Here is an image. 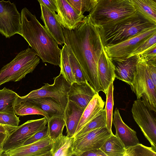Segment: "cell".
<instances>
[{
	"label": "cell",
	"mask_w": 156,
	"mask_h": 156,
	"mask_svg": "<svg viewBox=\"0 0 156 156\" xmlns=\"http://www.w3.org/2000/svg\"><path fill=\"white\" fill-rule=\"evenodd\" d=\"M97 72L100 91L106 94L109 86L115 77V66L104 49L99 59Z\"/></svg>",
	"instance_id": "14"
},
{
	"label": "cell",
	"mask_w": 156,
	"mask_h": 156,
	"mask_svg": "<svg viewBox=\"0 0 156 156\" xmlns=\"http://www.w3.org/2000/svg\"><path fill=\"white\" fill-rule=\"evenodd\" d=\"M107 156H123L126 148L114 134L105 141L100 148Z\"/></svg>",
	"instance_id": "24"
},
{
	"label": "cell",
	"mask_w": 156,
	"mask_h": 156,
	"mask_svg": "<svg viewBox=\"0 0 156 156\" xmlns=\"http://www.w3.org/2000/svg\"><path fill=\"white\" fill-rule=\"evenodd\" d=\"M49 136L48 125L45 126L32 136L23 144L22 146L28 145L38 141Z\"/></svg>",
	"instance_id": "37"
},
{
	"label": "cell",
	"mask_w": 156,
	"mask_h": 156,
	"mask_svg": "<svg viewBox=\"0 0 156 156\" xmlns=\"http://www.w3.org/2000/svg\"><path fill=\"white\" fill-rule=\"evenodd\" d=\"M137 10L129 0H97L88 16L99 27L135 14Z\"/></svg>",
	"instance_id": "4"
},
{
	"label": "cell",
	"mask_w": 156,
	"mask_h": 156,
	"mask_svg": "<svg viewBox=\"0 0 156 156\" xmlns=\"http://www.w3.org/2000/svg\"><path fill=\"white\" fill-rule=\"evenodd\" d=\"M84 109L74 102L68 100L64 112L67 136L73 137Z\"/></svg>",
	"instance_id": "20"
},
{
	"label": "cell",
	"mask_w": 156,
	"mask_h": 156,
	"mask_svg": "<svg viewBox=\"0 0 156 156\" xmlns=\"http://www.w3.org/2000/svg\"><path fill=\"white\" fill-rule=\"evenodd\" d=\"M29 100L45 112L49 118L57 115H64V109L55 100L48 97L31 99Z\"/></svg>",
	"instance_id": "23"
},
{
	"label": "cell",
	"mask_w": 156,
	"mask_h": 156,
	"mask_svg": "<svg viewBox=\"0 0 156 156\" xmlns=\"http://www.w3.org/2000/svg\"><path fill=\"white\" fill-rule=\"evenodd\" d=\"M93 0L95 2H96V1H97V0Z\"/></svg>",
	"instance_id": "45"
},
{
	"label": "cell",
	"mask_w": 156,
	"mask_h": 156,
	"mask_svg": "<svg viewBox=\"0 0 156 156\" xmlns=\"http://www.w3.org/2000/svg\"><path fill=\"white\" fill-rule=\"evenodd\" d=\"M123 156H156V149L139 143L126 148Z\"/></svg>",
	"instance_id": "32"
},
{
	"label": "cell",
	"mask_w": 156,
	"mask_h": 156,
	"mask_svg": "<svg viewBox=\"0 0 156 156\" xmlns=\"http://www.w3.org/2000/svg\"><path fill=\"white\" fill-rule=\"evenodd\" d=\"M54 79L52 84L45 83L40 88L33 90L25 96L21 97L18 95L15 105L31 99L48 97L57 101L65 109L68 102V94L71 84L60 73Z\"/></svg>",
	"instance_id": "7"
},
{
	"label": "cell",
	"mask_w": 156,
	"mask_h": 156,
	"mask_svg": "<svg viewBox=\"0 0 156 156\" xmlns=\"http://www.w3.org/2000/svg\"><path fill=\"white\" fill-rule=\"evenodd\" d=\"M154 0L156 1V0Z\"/></svg>",
	"instance_id": "46"
},
{
	"label": "cell",
	"mask_w": 156,
	"mask_h": 156,
	"mask_svg": "<svg viewBox=\"0 0 156 156\" xmlns=\"http://www.w3.org/2000/svg\"><path fill=\"white\" fill-rule=\"evenodd\" d=\"M147 64L150 77L154 85L156 86V63H147Z\"/></svg>",
	"instance_id": "40"
},
{
	"label": "cell",
	"mask_w": 156,
	"mask_h": 156,
	"mask_svg": "<svg viewBox=\"0 0 156 156\" xmlns=\"http://www.w3.org/2000/svg\"><path fill=\"white\" fill-rule=\"evenodd\" d=\"M79 14L83 15L86 12H90L96 2L93 0H66Z\"/></svg>",
	"instance_id": "34"
},
{
	"label": "cell",
	"mask_w": 156,
	"mask_h": 156,
	"mask_svg": "<svg viewBox=\"0 0 156 156\" xmlns=\"http://www.w3.org/2000/svg\"><path fill=\"white\" fill-rule=\"evenodd\" d=\"M106 113L105 109H103L97 115L81 128L73 137L80 136L98 128L106 127Z\"/></svg>",
	"instance_id": "29"
},
{
	"label": "cell",
	"mask_w": 156,
	"mask_h": 156,
	"mask_svg": "<svg viewBox=\"0 0 156 156\" xmlns=\"http://www.w3.org/2000/svg\"><path fill=\"white\" fill-rule=\"evenodd\" d=\"M21 15L9 0L0 1V33L9 38L21 32Z\"/></svg>",
	"instance_id": "10"
},
{
	"label": "cell",
	"mask_w": 156,
	"mask_h": 156,
	"mask_svg": "<svg viewBox=\"0 0 156 156\" xmlns=\"http://www.w3.org/2000/svg\"><path fill=\"white\" fill-rule=\"evenodd\" d=\"M20 34L44 62L60 66L61 49L35 15L26 7L21 11Z\"/></svg>",
	"instance_id": "2"
},
{
	"label": "cell",
	"mask_w": 156,
	"mask_h": 156,
	"mask_svg": "<svg viewBox=\"0 0 156 156\" xmlns=\"http://www.w3.org/2000/svg\"><path fill=\"white\" fill-rule=\"evenodd\" d=\"M74 137L61 134L52 140L51 156H74L73 147Z\"/></svg>",
	"instance_id": "22"
},
{
	"label": "cell",
	"mask_w": 156,
	"mask_h": 156,
	"mask_svg": "<svg viewBox=\"0 0 156 156\" xmlns=\"http://www.w3.org/2000/svg\"><path fill=\"white\" fill-rule=\"evenodd\" d=\"M40 5L41 18L44 22L45 27L58 44L62 45L64 44L62 27L57 19L56 13L52 12L44 5Z\"/></svg>",
	"instance_id": "19"
},
{
	"label": "cell",
	"mask_w": 156,
	"mask_h": 156,
	"mask_svg": "<svg viewBox=\"0 0 156 156\" xmlns=\"http://www.w3.org/2000/svg\"><path fill=\"white\" fill-rule=\"evenodd\" d=\"M40 58L29 48L18 53L0 70V86L10 81H18L32 73L40 62Z\"/></svg>",
	"instance_id": "5"
},
{
	"label": "cell",
	"mask_w": 156,
	"mask_h": 156,
	"mask_svg": "<svg viewBox=\"0 0 156 156\" xmlns=\"http://www.w3.org/2000/svg\"><path fill=\"white\" fill-rule=\"evenodd\" d=\"M156 44V32L152 34L136 48L131 54L129 57L134 55H140L145 50Z\"/></svg>",
	"instance_id": "36"
},
{
	"label": "cell",
	"mask_w": 156,
	"mask_h": 156,
	"mask_svg": "<svg viewBox=\"0 0 156 156\" xmlns=\"http://www.w3.org/2000/svg\"><path fill=\"white\" fill-rule=\"evenodd\" d=\"M40 5H45L51 11L54 13L58 12L56 0H37Z\"/></svg>",
	"instance_id": "39"
},
{
	"label": "cell",
	"mask_w": 156,
	"mask_h": 156,
	"mask_svg": "<svg viewBox=\"0 0 156 156\" xmlns=\"http://www.w3.org/2000/svg\"><path fill=\"white\" fill-rule=\"evenodd\" d=\"M20 122L19 118L15 112H0V124L16 128L18 126Z\"/></svg>",
	"instance_id": "35"
},
{
	"label": "cell",
	"mask_w": 156,
	"mask_h": 156,
	"mask_svg": "<svg viewBox=\"0 0 156 156\" xmlns=\"http://www.w3.org/2000/svg\"><path fill=\"white\" fill-rule=\"evenodd\" d=\"M49 136L53 140L62 133L65 126L64 115H57L50 118L47 121Z\"/></svg>",
	"instance_id": "30"
},
{
	"label": "cell",
	"mask_w": 156,
	"mask_h": 156,
	"mask_svg": "<svg viewBox=\"0 0 156 156\" xmlns=\"http://www.w3.org/2000/svg\"><path fill=\"white\" fill-rule=\"evenodd\" d=\"M137 10L156 23V2L154 0H129Z\"/></svg>",
	"instance_id": "26"
},
{
	"label": "cell",
	"mask_w": 156,
	"mask_h": 156,
	"mask_svg": "<svg viewBox=\"0 0 156 156\" xmlns=\"http://www.w3.org/2000/svg\"><path fill=\"white\" fill-rule=\"evenodd\" d=\"M80 156H107L100 148L90 150L82 152Z\"/></svg>",
	"instance_id": "41"
},
{
	"label": "cell",
	"mask_w": 156,
	"mask_h": 156,
	"mask_svg": "<svg viewBox=\"0 0 156 156\" xmlns=\"http://www.w3.org/2000/svg\"><path fill=\"white\" fill-rule=\"evenodd\" d=\"M60 74L62 75L67 81L72 84L76 82L73 73L70 63L68 48L65 44L61 49Z\"/></svg>",
	"instance_id": "28"
},
{
	"label": "cell",
	"mask_w": 156,
	"mask_h": 156,
	"mask_svg": "<svg viewBox=\"0 0 156 156\" xmlns=\"http://www.w3.org/2000/svg\"><path fill=\"white\" fill-rule=\"evenodd\" d=\"M58 14L56 16L62 27L71 30L74 28L84 18L78 14L66 0H56Z\"/></svg>",
	"instance_id": "16"
},
{
	"label": "cell",
	"mask_w": 156,
	"mask_h": 156,
	"mask_svg": "<svg viewBox=\"0 0 156 156\" xmlns=\"http://www.w3.org/2000/svg\"><path fill=\"white\" fill-rule=\"evenodd\" d=\"M105 105V102L98 93L96 94L84 109L74 135L100 113Z\"/></svg>",
	"instance_id": "21"
},
{
	"label": "cell",
	"mask_w": 156,
	"mask_h": 156,
	"mask_svg": "<svg viewBox=\"0 0 156 156\" xmlns=\"http://www.w3.org/2000/svg\"><path fill=\"white\" fill-rule=\"evenodd\" d=\"M96 94L87 81L74 82L71 84L68 94V98L85 109Z\"/></svg>",
	"instance_id": "18"
},
{
	"label": "cell",
	"mask_w": 156,
	"mask_h": 156,
	"mask_svg": "<svg viewBox=\"0 0 156 156\" xmlns=\"http://www.w3.org/2000/svg\"><path fill=\"white\" fill-rule=\"evenodd\" d=\"M130 87L137 99H141L151 111L156 112V86L150 76L146 61L140 56Z\"/></svg>",
	"instance_id": "6"
},
{
	"label": "cell",
	"mask_w": 156,
	"mask_h": 156,
	"mask_svg": "<svg viewBox=\"0 0 156 156\" xmlns=\"http://www.w3.org/2000/svg\"><path fill=\"white\" fill-rule=\"evenodd\" d=\"M18 95L5 87L0 90V112H15L14 108Z\"/></svg>",
	"instance_id": "25"
},
{
	"label": "cell",
	"mask_w": 156,
	"mask_h": 156,
	"mask_svg": "<svg viewBox=\"0 0 156 156\" xmlns=\"http://www.w3.org/2000/svg\"><path fill=\"white\" fill-rule=\"evenodd\" d=\"M104 47L113 45L156 28L155 23L137 11L135 14L98 27Z\"/></svg>",
	"instance_id": "3"
},
{
	"label": "cell",
	"mask_w": 156,
	"mask_h": 156,
	"mask_svg": "<svg viewBox=\"0 0 156 156\" xmlns=\"http://www.w3.org/2000/svg\"><path fill=\"white\" fill-rule=\"evenodd\" d=\"M155 32L156 28L151 29L118 44L104 47L105 50L112 61L127 58L136 48Z\"/></svg>",
	"instance_id": "12"
},
{
	"label": "cell",
	"mask_w": 156,
	"mask_h": 156,
	"mask_svg": "<svg viewBox=\"0 0 156 156\" xmlns=\"http://www.w3.org/2000/svg\"><path fill=\"white\" fill-rule=\"evenodd\" d=\"M113 134L106 127L98 128L74 137L73 150L74 156L90 150L100 148L106 140Z\"/></svg>",
	"instance_id": "11"
},
{
	"label": "cell",
	"mask_w": 156,
	"mask_h": 156,
	"mask_svg": "<svg viewBox=\"0 0 156 156\" xmlns=\"http://www.w3.org/2000/svg\"><path fill=\"white\" fill-rule=\"evenodd\" d=\"M65 44L79 62L86 80L96 94L101 91L97 69L100 55L104 49L98 28L88 16L73 29L62 27Z\"/></svg>",
	"instance_id": "1"
},
{
	"label": "cell",
	"mask_w": 156,
	"mask_h": 156,
	"mask_svg": "<svg viewBox=\"0 0 156 156\" xmlns=\"http://www.w3.org/2000/svg\"><path fill=\"white\" fill-rule=\"evenodd\" d=\"M140 57V55H134L125 59L112 61L115 63V78L131 86Z\"/></svg>",
	"instance_id": "15"
},
{
	"label": "cell",
	"mask_w": 156,
	"mask_h": 156,
	"mask_svg": "<svg viewBox=\"0 0 156 156\" xmlns=\"http://www.w3.org/2000/svg\"><path fill=\"white\" fill-rule=\"evenodd\" d=\"M113 82L111 83L107 90L106 94V101L105 109L106 116V127L110 132H112V112L114 105Z\"/></svg>",
	"instance_id": "31"
},
{
	"label": "cell",
	"mask_w": 156,
	"mask_h": 156,
	"mask_svg": "<svg viewBox=\"0 0 156 156\" xmlns=\"http://www.w3.org/2000/svg\"><path fill=\"white\" fill-rule=\"evenodd\" d=\"M52 140L49 136L3 153L5 156H51Z\"/></svg>",
	"instance_id": "13"
},
{
	"label": "cell",
	"mask_w": 156,
	"mask_h": 156,
	"mask_svg": "<svg viewBox=\"0 0 156 156\" xmlns=\"http://www.w3.org/2000/svg\"><path fill=\"white\" fill-rule=\"evenodd\" d=\"M47 123V119L44 117L28 120L17 126L8 134L4 141L2 146L3 152L22 146L26 140Z\"/></svg>",
	"instance_id": "9"
},
{
	"label": "cell",
	"mask_w": 156,
	"mask_h": 156,
	"mask_svg": "<svg viewBox=\"0 0 156 156\" xmlns=\"http://www.w3.org/2000/svg\"><path fill=\"white\" fill-rule=\"evenodd\" d=\"M3 144H0V156H1L3 152L2 149Z\"/></svg>",
	"instance_id": "44"
},
{
	"label": "cell",
	"mask_w": 156,
	"mask_h": 156,
	"mask_svg": "<svg viewBox=\"0 0 156 156\" xmlns=\"http://www.w3.org/2000/svg\"><path fill=\"white\" fill-rule=\"evenodd\" d=\"M8 134L0 132V144L3 143Z\"/></svg>",
	"instance_id": "43"
},
{
	"label": "cell",
	"mask_w": 156,
	"mask_h": 156,
	"mask_svg": "<svg viewBox=\"0 0 156 156\" xmlns=\"http://www.w3.org/2000/svg\"><path fill=\"white\" fill-rule=\"evenodd\" d=\"M14 109L15 114L20 116L40 115L45 117L47 121L49 119L47 113L29 100L21 102L16 105Z\"/></svg>",
	"instance_id": "27"
},
{
	"label": "cell",
	"mask_w": 156,
	"mask_h": 156,
	"mask_svg": "<svg viewBox=\"0 0 156 156\" xmlns=\"http://www.w3.org/2000/svg\"><path fill=\"white\" fill-rule=\"evenodd\" d=\"M133 119L151 147L156 149V119L141 99L134 101L131 109Z\"/></svg>",
	"instance_id": "8"
},
{
	"label": "cell",
	"mask_w": 156,
	"mask_h": 156,
	"mask_svg": "<svg viewBox=\"0 0 156 156\" xmlns=\"http://www.w3.org/2000/svg\"><path fill=\"white\" fill-rule=\"evenodd\" d=\"M14 129L13 128L0 124V132L9 134Z\"/></svg>",
	"instance_id": "42"
},
{
	"label": "cell",
	"mask_w": 156,
	"mask_h": 156,
	"mask_svg": "<svg viewBox=\"0 0 156 156\" xmlns=\"http://www.w3.org/2000/svg\"><path fill=\"white\" fill-rule=\"evenodd\" d=\"M67 48L70 63L76 82L82 83L87 81L85 78L79 62L70 49L67 47Z\"/></svg>",
	"instance_id": "33"
},
{
	"label": "cell",
	"mask_w": 156,
	"mask_h": 156,
	"mask_svg": "<svg viewBox=\"0 0 156 156\" xmlns=\"http://www.w3.org/2000/svg\"><path fill=\"white\" fill-rule=\"evenodd\" d=\"M147 63H156V44L140 55Z\"/></svg>",
	"instance_id": "38"
},
{
	"label": "cell",
	"mask_w": 156,
	"mask_h": 156,
	"mask_svg": "<svg viewBox=\"0 0 156 156\" xmlns=\"http://www.w3.org/2000/svg\"><path fill=\"white\" fill-rule=\"evenodd\" d=\"M113 115L112 123L115 129V135L121 141L125 148L139 144L136 132L124 122L117 108Z\"/></svg>",
	"instance_id": "17"
}]
</instances>
